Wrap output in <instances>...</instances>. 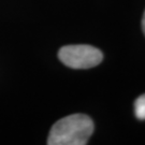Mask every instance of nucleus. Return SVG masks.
Masks as SVG:
<instances>
[{
  "mask_svg": "<svg viewBox=\"0 0 145 145\" xmlns=\"http://www.w3.org/2000/svg\"><path fill=\"white\" fill-rule=\"evenodd\" d=\"M95 129L93 119L85 114H71L57 120L51 128L48 145H85Z\"/></svg>",
  "mask_w": 145,
  "mask_h": 145,
  "instance_id": "nucleus-1",
  "label": "nucleus"
},
{
  "mask_svg": "<svg viewBox=\"0 0 145 145\" xmlns=\"http://www.w3.org/2000/svg\"><path fill=\"white\" fill-rule=\"evenodd\" d=\"M59 60L71 69H90L103 59L102 52L88 44L65 45L58 52Z\"/></svg>",
  "mask_w": 145,
  "mask_h": 145,
  "instance_id": "nucleus-2",
  "label": "nucleus"
},
{
  "mask_svg": "<svg viewBox=\"0 0 145 145\" xmlns=\"http://www.w3.org/2000/svg\"><path fill=\"white\" fill-rule=\"evenodd\" d=\"M135 117L140 120H145V93L141 95L135 101Z\"/></svg>",
  "mask_w": 145,
  "mask_h": 145,
  "instance_id": "nucleus-3",
  "label": "nucleus"
},
{
  "mask_svg": "<svg viewBox=\"0 0 145 145\" xmlns=\"http://www.w3.org/2000/svg\"><path fill=\"white\" fill-rule=\"evenodd\" d=\"M142 29H143V32L145 35V11H144V14H143V18H142Z\"/></svg>",
  "mask_w": 145,
  "mask_h": 145,
  "instance_id": "nucleus-4",
  "label": "nucleus"
}]
</instances>
